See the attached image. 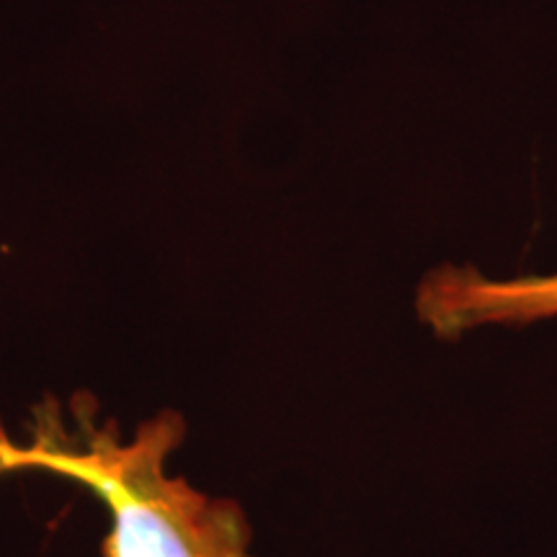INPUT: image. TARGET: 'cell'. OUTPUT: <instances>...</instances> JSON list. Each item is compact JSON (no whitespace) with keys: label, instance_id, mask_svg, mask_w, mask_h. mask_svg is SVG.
Here are the masks:
<instances>
[{"label":"cell","instance_id":"6da1fadb","mask_svg":"<svg viewBox=\"0 0 557 557\" xmlns=\"http://www.w3.org/2000/svg\"><path fill=\"white\" fill-rule=\"evenodd\" d=\"M186 438L176 410H160L122 434L78 395L34 410L26 442L0 429V475L41 470L86 485L111 513L103 557H256L253 529L238 500L209 496L169 462Z\"/></svg>","mask_w":557,"mask_h":557},{"label":"cell","instance_id":"7a4b0ae2","mask_svg":"<svg viewBox=\"0 0 557 557\" xmlns=\"http://www.w3.org/2000/svg\"><path fill=\"white\" fill-rule=\"evenodd\" d=\"M416 318L442 341L485 325H524L557 318V271L493 278L475 267H436L413 297Z\"/></svg>","mask_w":557,"mask_h":557}]
</instances>
